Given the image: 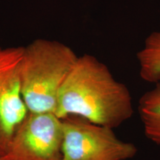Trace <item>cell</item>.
<instances>
[{"mask_svg":"<svg viewBox=\"0 0 160 160\" xmlns=\"http://www.w3.org/2000/svg\"><path fill=\"white\" fill-rule=\"evenodd\" d=\"M78 59L65 44L36 39L24 47L20 77L28 112L54 113L60 88Z\"/></svg>","mask_w":160,"mask_h":160,"instance_id":"cell-2","label":"cell"},{"mask_svg":"<svg viewBox=\"0 0 160 160\" xmlns=\"http://www.w3.org/2000/svg\"><path fill=\"white\" fill-rule=\"evenodd\" d=\"M131 93L107 65L92 55L78 57L60 88L55 114L71 116L114 129L133 114Z\"/></svg>","mask_w":160,"mask_h":160,"instance_id":"cell-1","label":"cell"},{"mask_svg":"<svg viewBox=\"0 0 160 160\" xmlns=\"http://www.w3.org/2000/svg\"><path fill=\"white\" fill-rule=\"evenodd\" d=\"M138 110L146 137L160 146V82L142 96Z\"/></svg>","mask_w":160,"mask_h":160,"instance_id":"cell-6","label":"cell"},{"mask_svg":"<svg viewBox=\"0 0 160 160\" xmlns=\"http://www.w3.org/2000/svg\"><path fill=\"white\" fill-rule=\"evenodd\" d=\"M0 155H3V151H2V150L1 148H0Z\"/></svg>","mask_w":160,"mask_h":160,"instance_id":"cell-9","label":"cell"},{"mask_svg":"<svg viewBox=\"0 0 160 160\" xmlns=\"http://www.w3.org/2000/svg\"><path fill=\"white\" fill-rule=\"evenodd\" d=\"M61 160H128L137 155L134 144L120 139L113 128L76 116L62 119Z\"/></svg>","mask_w":160,"mask_h":160,"instance_id":"cell-3","label":"cell"},{"mask_svg":"<svg viewBox=\"0 0 160 160\" xmlns=\"http://www.w3.org/2000/svg\"><path fill=\"white\" fill-rule=\"evenodd\" d=\"M62 119L54 113L28 112L3 156L8 160H61Z\"/></svg>","mask_w":160,"mask_h":160,"instance_id":"cell-4","label":"cell"},{"mask_svg":"<svg viewBox=\"0 0 160 160\" xmlns=\"http://www.w3.org/2000/svg\"><path fill=\"white\" fill-rule=\"evenodd\" d=\"M24 47H0V148L3 154L12 136L28 113L22 93Z\"/></svg>","mask_w":160,"mask_h":160,"instance_id":"cell-5","label":"cell"},{"mask_svg":"<svg viewBox=\"0 0 160 160\" xmlns=\"http://www.w3.org/2000/svg\"><path fill=\"white\" fill-rule=\"evenodd\" d=\"M0 160H8L3 155H0Z\"/></svg>","mask_w":160,"mask_h":160,"instance_id":"cell-8","label":"cell"},{"mask_svg":"<svg viewBox=\"0 0 160 160\" xmlns=\"http://www.w3.org/2000/svg\"><path fill=\"white\" fill-rule=\"evenodd\" d=\"M137 58L142 79L153 84L160 82V29L148 36Z\"/></svg>","mask_w":160,"mask_h":160,"instance_id":"cell-7","label":"cell"}]
</instances>
